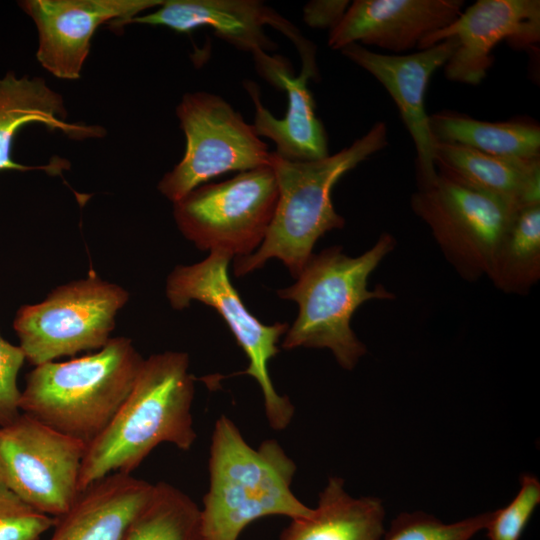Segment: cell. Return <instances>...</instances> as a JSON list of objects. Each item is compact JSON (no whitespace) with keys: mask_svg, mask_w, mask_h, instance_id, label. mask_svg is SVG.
<instances>
[{"mask_svg":"<svg viewBox=\"0 0 540 540\" xmlns=\"http://www.w3.org/2000/svg\"><path fill=\"white\" fill-rule=\"evenodd\" d=\"M434 162L439 174L516 207L540 202V158L499 157L435 141Z\"/></svg>","mask_w":540,"mask_h":540,"instance_id":"ffe728a7","label":"cell"},{"mask_svg":"<svg viewBox=\"0 0 540 540\" xmlns=\"http://www.w3.org/2000/svg\"><path fill=\"white\" fill-rule=\"evenodd\" d=\"M277 200L274 171L262 166L195 188L173 203V215L181 233L197 248L236 258L261 245Z\"/></svg>","mask_w":540,"mask_h":540,"instance_id":"ba28073f","label":"cell"},{"mask_svg":"<svg viewBox=\"0 0 540 540\" xmlns=\"http://www.w3.org/2000/svg\"><path fill=\"white\" fill-rule=\"evenodd\" d=\"M164 0H24L21 9L39 35L36 57L60 79L80 77L95 31L103 24L120 29Z\"/></svg>","mask_w":540,"mask_h":540,"instance_id":"4fadbf2b","label":"cell"},{"mask_svg":"<svg viewBox=\"0 0 540 540\" xmlns=\"http://www.w3.org/2000/svg\"><path fill=\"white\" fill-rule=\"evenodd\" d=\"M521 487L505 507L492 511L486 526L489 540H519L535 508L540 503V482L531 474H523Z\"/></svg>","mask_w":540,"mask_h":540,"instance_id":"484cf974","label":"cell"},{"mask_svg":"<svg viewBox=\"0 0 540 540\" xmlns=\"http://www.w3.org/2000/svg\"><path fill=\"white\" fill-rule=\"evenodd\" d=\"M436 142L506 158H540V127L526 122H485L448 111L429 116Z\"/></svg>","mask_w":540,"mask_h":540,"instance_id":"7402d4cb","label":"cell"},{"mask_svg":"<svg viewBox=\"0 0 540 540\" xmlns=\"http://www.w3.org/2000/svg\"><path fill=\"white\" fill-rule=\"evenodd\" d=\"M132 23L160 25L183 33L210 27L215 36L250 53L277 48L264 32L267 24L293 41L299 52L309 44L290 22L257 0H164L156 11L136 16L128 22Z\"/></svg>","mask_w":540,"mask_h":540,"instance_id":"e0dca14e","label":"cell"},{"mask_svg":"<svg viewBox=\"0 0 540 540\" xmlns=\"http://www.w3.org/2000/svg\"><path fill=\"white\" fill-rule=\"evenodd\" d=\"M491 516L492 512H485L445 524L422 511L403 512L391 522L382 540H470L486 528Z\"/></svg>","mask_w":540,"mask_h":540,"instance_id":"d4e9b609","label":"cell"},{"mask_svg":"<svg viewBox=\"0 0 540 540\" xmlns=\"http://www.w3.org/2000/svg\"><path fill=\"white\" fill-rule=\"evenodd\" d=\"M124 540H203L201 509L179 488L158 482Z\"/></svg>","mask_w":540,"mask_h":540,"instance_id":"cb8c5ba5","label":"cell"},{"mask_svg":"<svg viewBox=\"0 0 540 540\" xmlns=\"http://www.w3.org/2000/svg\"><path fill=\"white\" fill-rule=\"evenodd\" d=\"M463 0H355L330 31L332 49L357 43L402 53L448 26L462 12Z\"/></svg>","mask_w":540,"mask_h":540,"instance_id":"2e32d148","label":"cell"},{"mask_svg":"<svg viewBox=\"0 0 540 540\" xmlns=\"http://www.w3.org/2000/svg\"><path fill=\"white\" fill-rule=\"evenodd\" d=\"M256 70L267 82L287 93L284 118L278 119L260 101L256 83L246 80L244 87L255 106L253 127L260 137L271 139L277 156L290 161H312L329 155L328 140L322 122L315 113V103L307 82L315 75L302 68L294 76L289 62L262 50L252 53Z\"/></svg>","mask_w":540,"mask_h":540,"instance_id":"9a60e30c","label":"cell"},{"mask_svg":"<svg viewBox=\"0 0 540 540\" xmlns=\"http://www.w3.org/2000/svg\"><path fill=\"white\" fill-rule=\"evenodd\" d=\"M153 490L154 484L132 474H110L80 492L56 518L50 540H124Z\"/></svg>","mask_w":540,"mask_h":540,"instance_id":"d6986e66","label":"cell"},{"mask_svg":"<svg viewBox=\"0 0 540 540\" xmlns=\"http://www.w3.org/2000/svg\"><path fill=\"white\" fill-rule=\"evenodd\" d=\"M66 116L62 96L43 78H18L14 72H8L0 79V172L39 169L55 175L69 167L63 159L46 166H26L14 161L13 142L25 125L39 123L50 131H61L73 140L100 138L106 134L101 126L70 123Z\"/></svg>","mask_w":540,"mask_h":540,"instance_id":"ac0fdd59","label":"cell"},{"mask_svg":"<svg viewBox=\"0 0 540 540\" xmlns=\"http://www.w3.org/2000/svg\"><path fill=\"white\" fill-rule=\"evenodd\" d=\"M506 294L527 295L540 279V202L518 209L502 234L487 276Z\"/></svg>","mask_w":540,"mask_h":540,"instance_id":"603a6c76","label":"cell"},{"mask_svg":"<svg viewBox=\"0 0 540 540\" xmlns=\"http://www.w3.org/2000/svg\"><path fill=\"white\" fill-rule=\"evenodd\" d=\"M348 0H313L303 8L305 23L316 29H334L345 15Z\"/></svg>","mask_w":540,"mask_h":540,"instance_id":"f1b7e54d","label":"cell"},{"mask_svg":"<svg viewBox=\"0 0 540 540\" xmlns=\"http://www.w3.org/2000/svg\"><path fill=\"white\" fill-rule=\"evenodd\" d=\"M231 259L228 254L210 252L201 262L175 267L166 281V296L175 310L199 301L219 313L249 360L243 373L257 381L270 427L282 431L291 423L295 408L287 396L277 393L268 365L279 353L277 344L289 325H266L249 312L229 279Z\"/></svg>","mask_w":540,"mask_h":540,"instance_id":"8992f818","label":"cell"},{"mask_svg":"<svg viewBox=\"0 0 540 540\" xmlns=\"http://www.w3.org/2000/svg\"><path fill=\"white\" fill-rule=\"evenodd\" d=\"M395 246V238L383 233L357 257L346 255L341 246L312 254L296 282L277 291L280 298L299 306L298 316L285 333L281 347L326 348L343 369L352 370L367 348L352 330L351 319L369 300L395 298L381 284L368 288L370 275Z\"/></svg>","mask_w":540,"mask_h":540,"instance_id":"277c9868","label":"cell"},{"mask_svg":"<svg viewBox=\"0 0 540 540\" xmlns=\"http://www.w3.org/2000/svg\"><path fill=\"white\" fill-rule=\"evenodd\" d=\"M143 362L130 339L114 337L92 354L35 366L20 411L88 445L127 398Z\"/></svg>","mask_w":540,"mask_h":540,"instance_id":"5b68a950","label":"cell"},{"mask_svg":"<svg viewBox=\"0 0 540 540\" xmlns=\"http://www.w3.org/2000/svg\"><path fill=\"white\" fill-rule=\"evenodd\" d=\"M56 518L28 505L0 481V540H40Z\"/></svg>","mask_w":540,"mask_h":540,"instance_id":"4316f807","label":"cell"},{"mask_svg":"<svg viewBox=\"0 0 540 540\" xmlns=\"http://www.w3.org/2000/svg\"><path fill=\"white\" fill-rule=\"evenodd\" d=\"M448 38L456 48L444 65L447 79L477 85L487 76L493 48L503 40L520 47L540 41L539 0H478L448 26L423 38L417 48H429Z\"/></svg>","mask_w":540,"mask_h":540,"instance_id":"7c38bea8","label":"cell"},{"mask_svg":"<svg viewBox=\"0 0 540 540\" xmlns=\"http://www.w3.org/2000/svg\"><path fill=\"white\" fill-rule=\"evenodd\" d=\"M86 447L20 413L0 426V481L37 511L58 518L80 494Z\"/></svg>","mask_w":540,"mask_h":540,"instance_id":"8fae6325","label":"cell"},{"mask_svg":"<svg viewBox=\"0 0 540 540\" xmlns=\"http://www.w3.org/2000/svg\"><path fill=\"white\" fill-rule=\"evenodd\" d=\"M417 185L411 208L428 225L447 262L466 281L487 277L497 244L521 207L439 173Z\"/></svg>","mask_w":540,"mask_h":540,"instance_id":"30bf717a","label":"cell"},{"mask_svg":"<svg viewBox=\"0 0 540 540\" xmlns=\"http://www.w3.org/2000/svg\"><path fill=\"white\" fill-rule=\"evenodd\" d=\"M194 392L187 353L165 351L144 359L127 398L86 447L80 492L110 474H132L162 443L190 450L196 440Z\"/></svg>","mask_w":540,"mask_h":540,"instance_id":"6da1fadb","label":"cell"},{"mask_svg":"<svg viewBox=\"0 0 540 540\" xmlns=\"http://www.w3.org/2000/svg\"><path fill=\"white\" fill-rule=\"evenodd\" d=\"M387 144L386 124L377 122L350 146L322 159L290 161L271 152L270 166L278 186L275 211L258 249L235 258V276L241 277L277 258L297 278L312 256L317 240L345 225L331 199L335 184Z\"/></svg>","mask_w":540,"mask_h":540,"instance_id":"3957f363","label":"cell"},{"mask_svg":"<svg viewBox=\"0 0 540 540\" xmlns=\"http://www.w3.org/2000/svg\"><path fill=\"white\" fill-rule=\"evenodd\" d=\"M455 48L456 40L448 38L405 55L376 53L357 43L340 50L373 75L395 101L415 145L417 184L429 183L438 176L434 162L435 139L425 109V94L431 76L446 64Z\"/></svg>","mask_w":540,"mask_h":540,"instance_id":"5bb4252c","label":"cell"},{"mask_svg":"<svg viewBox=\"0 0 540 540\" xmlns=\"http://www.w3.org/2000/svg\"><path fill=\"white\" fill-rule=\"evenodd\" d=\"M25 360L20 346L9 343L0 335V426L20 414L21 391L17 386V375Z\"/></svg>","mask_w":540,"mask_h":540,"instance_id":"83f0119b","label":"cell"},{"mask_svg":"<svg viewBox=\"0 0 540 540\" xmlns=\"http://www.w3.org/2000/svg\"><path fill=\"white\" fill-rule=\"evenodd\" d=\"M209 489L203 497V540H238L252 522L271 515L307 518L314 509L291 490L295 462L274 439L251 447L236 424L215 421L209 455Z\"/></svg>","mask_w":540,"mask_h":540,"instance_id":"7a4b0ae2","label":"cell"},{"mask_svg":"<svg viewBox=\"0 0 540 540\" xmlns=\"http://www.w3.org/2000/svg\"><path fill=\"white\" fill-rule=\"evenodd\" d=\"M307 518L291 519L279 540H381L385 510L376 497L354 498L344 480L330 477Z\"/></svg>","mask_w":540,"mask_h":540,"instance_id":"44dd1931","label":"cell"},{"mask_svg":"<svg viewBox=\"0 0 540 540\" xmlns=\"http://www.w3.org/2000/svg\"><path fill=\"white\" fill-rule=\"evenodd\" d=\"M121 286L90 273L55 288L42 302L21 306L13 328L26 360L34 366L102 348L117 313L127 303Z\"/></svg>","mask_w":540,"mask_h":540,"instance_id":"52a82bcc","label":"cell"},{"mask_svg":"<svg viewBox=\"0 0 540 540\" xmlns=\"http://www.w3.org/2000/svg\"><path fill=\"white\" fill-rule=\"evenodd\" d=\"M176 114L186 137L185 153L158 183V190L173 203L221 174L270 166L266 143L222 97L186 93Z\"/></svg>","mask_w":540,"mask_h":540,"instance_id":"9c48e42d","label":"cell"}]
</instances>
